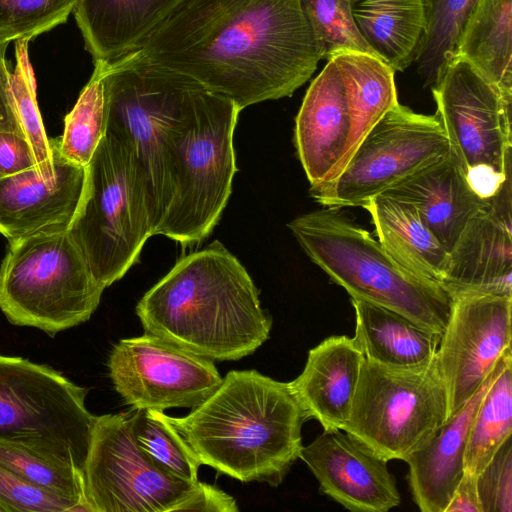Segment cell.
I'll return each mask as SVG.
<instances>
[{
	"label": "cell",
	"mask_w": 512,
	"mask_h": 512,
	"mask_svg": "<svg viewBox=\"0 0 512 512\" xmlns=\"http://www.w3.org/2000/svg\"><path fill=\"white\" fill-rule=\"evenodd\" d=\"M136 314L145 333L212 361L254 353L272 328L249 273L217 240L179 259Z\"/></svg>",
	"instance_id": "7a4b0ae2"
},
{
	"label": "cell",
	"mask_w": 512,
	"mask_h": 512,
	"mask_svg": "<svg viewBox=\"0 0 512 512\" xmlns=\"http://www.w3.org/2000/svg\"><path fill=\"white\" fill-rule=\"evenodd\" d=\"M512 100V0H480L454 51Z\"/></svg>",
	"instance_id": "484cf974"
},
{
	"label": "cell",
	"mask_w": 512,
	"mask_h": 512,
	"mask_svg": "<svg viewBox=\"0 0 512 512\" xmlns=\"http://www.w3.org/2000/svg\"><path fill=\"white\" fill-rule=\"evenodd\" d=\"M366 135L337 65L328 60L295 119L294 143L310 186L337 177Z\"/></svg>",
	"instance_id": "2e32d148"
},
{
	"label": "cell",
	"mask_w": 512,
	"mask_h": 512,
	"mask_svg": "<svg viewBox=\"0 0 512 512\" xmlns=\"http://www.w3.org/2000/svg\"><path fill=\"white\" fill-rule=\"evenodd\" d=\"M300 1L321 50V59L328 61L344 51L363 52L378 57L356 27L351 0Z\"/></svg>",
	"instance_id": "836d02e7"
},
{
	"label": "cell",
	"mask_w": 512,
	"mask_h": 512,
	"mask_svg": "<svg viewBox=\"0 0 512 512\" xmlns=\"http://www.w3.org/2000/svg\"><path fill=\"white\" fill-rule=\"evenodd\" d=\"M37 167L27 139L18 133L0 131V179Z\"/></svg>",
	"instance_id": "74e56055"
},
{
	"label": "cell",
	"mask_w": 512,
	"mask_h": 512,
	"mask_svg": "<svg viewBox=\"0 0 512 512\" xmlns=\"http://www.w3.org/2000/svg\"><path fill=\"white\" fill-rule=\"evenodd\" d=\"M104 62H94V71L65 118L63 134L56 138L62 156L86 167L106 133Z\"/></svg>",
	"instance_id": "4dcf8cb0"
},
{
	"label": "cell",
	"mask_w": 512,
	"mask_h": 512,
	"mask_svg": "<svg viewBox=\"0 0 512 512\" xmlns=\"http://www.w3.org/2000/svg\"><path fill=\"white\" fill-rule=\"evenodd\" d=\"M86 395L49 366L0 355V439L50 450L83 471L96 419Z\"/></svg>",
	"instance_id": "8fae6325"
},
{
	"label": "cell",
	"mask_w": 512,
	"mask_h": 512,
	"mask_svg": "<svg viewBox=\"0 0 512 512\" xmlns=\"http://www.w3.org/2000/svg\"><path fill=\"white\" fill-rule=\"evenodd\" d=\"M343 430L324 431L300 459L317 479L320 491L354 512H387L401 502L387 461Z\"/></svg>",
	"instance_id": "e0dca14e"
},
{
	"label": "cell",
	"mask_w": 512,
	"mask_h": 512,
	"mask_svg": "<svg viewBox=\"0 0 512 512\" xmlns=\"http://www.w3.org/2000/svg\"><path fill=\"white\" fill-rule=\"evenodd\" d=\"M54 173L37 167L0 179V233L8 241L49 230L67 229L82 197L86 170L65 159L50 139Z\"/></svg>",
	"instance_id": "d6986e66"
},
{
	"label": "cell",
	"mask_w": 512,
	"mask_h": 512,
	"mask_svg": "<svg viewBox=\"0 0 512 512\" xmlns=\"http://www.w3.org/2000/svg\"><path fill=\"white\" fill-rule=\"evenodd\" d=\"M435 116L473 190L493 196L511 177V104L468 61L453 55L432 85Z\"/></svg>",
	"instance_id": "30bf717a"
},
{
	"label": "cell",
	"mask_w": 512,
	"mask_h": 512,
	"mask_svg": "<svg viewBox=\"0 0 512 512\" xmlns=\"http://www.w3.org/2000/svg\"><path fill=\"white\" fill-rule=\"evenodd\" d=\"M449 152L435 115L416 113L398 102L371 128L340 174L311 187L310 193L326 209L364 207Z\"/></svg>",
	"instance_id": "4fadbf2b"
},
{
	"label": "cell",
	"mask_w": 512,
	"mask_h": 512,
	"mask_svg": "<svg viewBox=\"0 0 512 512\" xmlns=\"http://www.w3.org/2000/svg\"><path fill=\"white\" fill-rule=\"evenodd\" d=\"M356 27L395 72L414 61L424 28L422 0H351Z\"/></svg>",
	"instance_id": "4316f807"
},
{
	"label": "cell",
	"mask_w": 512,
	"mask_h": 512,
	"mask_svg": "<svg viewBox=\"0 0 512 512\" xmlns=\"http://www.w3.org/2000/svg\"><path fill=\"white\" fill-rule=\"evenodd\" d=\"M78 0H0V42L32 38L65 23Z\"/></svg>",
	"instance_id": "e575fe53"
},
{
	"label": "cell",
	"mask_w": 512,
	"mask_h": 512,
	"mask_svg": "<svg viewBox=\"0 0 512 512\" xmlns=\"http://www.w3.org/2000/svg\"><path fill=\"white\" fill-rule=\"evenodd\" d=\"M288 227L311 261L351 298L395 311L442 335L450 294L400 265L367 230L326 208L302 214Z\"/></svg>",
	"instance_id": "5b68a950"
},
{
	"label": "cell",
	"mask_w": 512,
	"mask_h": 512,
	"mask_svg": "<svg viewBox=\"0 0 512 512\" xmlns=\"http://www.w3.org/2000/svg\"><path fill=\"white\" fill-rule=\"evenodd\" d=\"M108 368L115 390L133 410L196 407L223 379L212 360L149 333L115 344Z\"/></svg>",
	"instance_id": "5bb4252c"
},
{
	"label": "cell",
	"mask_w": 512,
	"mask_h": 512,
	"mask_svg": "<svg viewBox=\"0 0 512 512\" xmlns=\"http://www.w3.org/2000/svg\"><path fill=\"white\" fill-rule=\"evenodd\" d=\"M103 290L67 229L9 241L0 266V309L13 325L54 336L87 321Z\"/></svg>",
	"instance_id": "ba28073f"
},
{
	"label": "cell",
	"mask_w": 512,
	"mask_h": 512,
	"mask_svg": "<svg viewBox=\"0 0 512 512\" xmlns=\"http://www.w3.org/2000/svg\"><path fill=\"white\" fill-rule=\"evenodd\" d=\"M182 0H78L73 11L94 62L135 51Z\"/></svg>",
	"instance_id": "603a6c76"
},
{
	"label": "cell",
	"mask_w": 512,
	"mask_h": 512,
	"mask_svg": "<svg viewBox=\"0 0 512 512\" xmlns=\"http://www.w3.org/2000/svg\"><path fill=\"white\" fill-rule=\"evenodd\" d=\"M103 82L106 133L128 146L143 174L154 236L173 195L174 136L205 87L129 54L104 62Z\"/></svg>",
	"instance_id": "277c9868"
},
{
	"label": "cell",
	"mask_w": 512,
	"mask_h": 512,
	"mask_svg": "<svg viewBox=\"0 0 512 512\" xmlns=\"http://www.w3.org/2000/svg\"><path fill=\"white\" fill-rule=\"evenodd\" d=\"M480 0H422L424 28L414 61L433 85L453 57L459 35Z\"/></svg>",
	"instance_id": "f546056e"
},
{
	"label": "cell",
	"mask_w": 512,
	"mask_h": 512,
	"mask_svg": "<svg viewBox=\"0 0 512 512\" xmlns=\"http://www.w3.org/2000/svg\"><path fill=\"white\" fill-rule=\"evenodd\" d=\"M444 512H482L477 476L463 473Z\"/></svg>",
	"instance_id": "ab89813d"
},
{
	"label": "cell",
	"mask_w": 512,
	"mask_h": 512,
	"mask_svg": "<svg viewBox=\"0 0 512 512\" xmlns=\"http://www.w3.org/2000/svg\"><path fill=\"white\" fill-rule=\"evenodd\" d=\"M85 170L82 197L67 231L105 289L138 261L153 236L147 191L131 150L107 133Z\"/></svg>",
	"instance_id": "8992f818"
},
{
	"label": "cell",
	"mask_w": 512,
	"mask_h": 512,
	"mask_svg": "<svg viewBox=\"0 0 512 512\" xmlns=\"http://www.w3.org/2000/svg\"><path fill=\"white\" fill-rule=\"evenodd\" d=\"M363 208L371 216L379 243L392 258L410 272L442 285L448 270L449 252L415 207L380 194Z\"/></svg>",
	"instance_id": "cb8c5ba5"
},
{
	"label": "cell",
	"mask_w": 512,
	"mask_h": 512,
	"mask_svg": "<svg viewBox=\"0 0 512 512\" xmlns=\"http://www.w3.org/2000/svg\"><path fill=\"white\" fill-rule=\"evenodd\" d=\"M8 45L0 42V131L15 132L24 136L11 93V71L6 62Z\"/></svg>",
	"instance_id": "f35d334b"
},
{
	"label": "cell",
	"mask_w": 512,
	"mask_h": 512,
	"mask_svg": "<svg viewBox=\"0 0 512 512\" xmlns=\"http://www.w3.org/2000/svg\"><path fill=\"white\" fill-rule=\"evenodd\" d=\"M511 347L499 358L477 392L448 418L405 462L413 501L422 512H444L464 473V454L477 408L502 368Z\"/></svg>",
	"instance_id": "ffe728a7"
},
{
	"label": "cell",
	"mask_w": 512,
	"mask_h": 512,
	"mask_svg": "<svg viewBox=\"0 0 512 512\" xmlns=\"http://www.w3.org/2000/svg\"><path fill=\"white\" fill-rule=\"evenodd\" d=\"M166 419L201 465L240 482L279 486L300 458L306 415L288 382L232 370L184 417Z\"/></svg>",
	"instance_id": "3957f363"
},
{
	"label": "cell",
	"mask_w": 512,
	"mask_h": 512,
	"mask_svg": "<svg viewBox=\"0 0 512 512\" xmlns=\"http://www.w3.org/2000/svg\"><path fill=\"white\" fill-rule=\"evenodd\" d=\"M241 110L206 88L171 146V203L155 235L188 246L220 220L237 171L233 135Z\"/></svg>",
	"instance_id": "52a82bcc"
},
{
	"label": "cell",
	"mask_w": 512,
	"mask_h": 512,
	"mask_svg": "<svg viewBox=\"0 0 512 512\" xmlns=\"http://www.w3.org/2000/svg\"><path fill=\"white\" fill-rule=\"evenodd\" d=\"M511 177L475 214L449 253L442 286L450 296L483 292L512 296Z\"/></svg>",
	"instance_id": "ac0fdd59"
},
{
	"label": "cell",
	"mask_w": 512,
	"mask_h": 512,
	"mask_svg": "<svg viewBox=\"0 0 512 512\" xmlns=\"http://www.w3.org/2000/svg\"><path fill=\"white\" fill-rule=\"evenodd\" d=\"M477 491L482 512L512 511V441L499 447L477 476Z\"/></svg>",
	"instance_id": "8d00e7d4"
},
{
	"label": "cell",
	"mask_w": 512,
	"mask_h": 512,
	"mask_svg": "<svg viewBox=\"0 0 512 512\" xmlns=\"http://www.w3.org/2000/svg\"><path fill=\"white\" fill-rule=\"evenodd\" d=\"M382 194L410 203L445 249L455 246L472 217L488 198L469 184L460 161L451 151Z\"/></svg>",
	"instance_id": "7402d4cb"
},
{
	"label": "cell",
	"mask_w": 512,
	"mask_h": 512,
	"mask_svg": "<svg viewBox=\"0 0 512 512\" xmlns=\"http://www.w3.org/2000/svg\"><path fill=\"white\" fill-rule=\"evenodd\" d=\"M451 297L449 320L436 352L447 392V419L477 392L511 347L512 337V296L461 292Z\"/></svg>",
	"instance_id": "9a60e30c"
},
{
	"label": "cell",
	"mask_w": 512,
	"mask_h": 512,
	"mask_svg": "<svg viewBox=\"0 0 512 512\" xmlns=\"http://www.w3.org/2000/svg\"><path fill=\"white\" fill-rule=\"evenodd\" d=\"M364 360L345 335L330 336L309 350L303 371L288 382L307 420H317L324 431L344 429Z\"/></svg>",
	"instance_id": "44dd1931"
},
{
	"label": "cell",
	"mask_w": 512,
	"mask_h": 512,
	"mask_svg": "<svg viewBox=\"0 0 512 512\" xmlns=\"http://www.w3.org/2000/svg\"><path fill=\"white\" fill-rule=\"evenodd\" d=\"M30 40L15 42L16 65L11 72V93L23 134L35 155L37 168L44 176L54 173L50 139L43 126L36 99V82L29 59Z\"/></svg>",
	"instance_id": "d6a6232c"
},
{
	"label": "cell",
	"mask_w": 512,
	"mask_h": 512,
	"mask_svg": "<svg viewBox=\"0 0 512 512\" xmlns=\"http://www.w3.org/2000/svg\"><path fill=\"white\" fill-rule=\"evenodd\" d=\"M131 428L140 449L161 469L182 480H198L200 461L164 411H131Z\"/></svg>",
	"instance_id": "1f68e13d"
},
{
	"label": "cell",
	"mask_w": 512,
	"mask_h": 512,
	"mask_svg": "<svg viewBox=\"0 0 512 512\" xmlns=\"http://www.w3.org/2000/svg\"><path fill=\"white\" fill-rule=\"evenodd\" d=\"M82 507L21 479L0 465V512H75Z\"/></svg>",
	"instance_id": "d590c367"
},
{
	"label": "cell",
	"mask_w": 512,
	"mask_h": 512,
	"mask_svg": "<svg viewBox=\"0 0 512 512\" xmlns=\"http://www.w3.org/2000/svg\"><path fill=\"white\" fill-rule=\"evenodd\" d=\"M447 392L435 357L412 367L365 358L343 431L385 461L406 459L447 419Z\"/></svg>",
	"instance_id": "9c48e42d"
},
{
	"label": "cell",
	"mask_w": 512,
	"mask_h": 512,
	"mask_svg": "<svg viewBox=\"0 0 512 512\" xmlns=\"http://www.w3.org/2000/svg\"><path fill=\"white\" fill-rule=\"evenodd\" d=\"M512 432V354L483 396L472 420L464 472L478 476Z\"/></svg>",
	"instance_id": "83f0119b"
},
{
	"label": "cell",
	"mask_w": 512,
	"mask_h": 512,
	"mask_svg": "<svg viewBox=\"0 0 512 512\" xmlns=\"http://www.w3.org/2000/svg\"><path fill=\"white\" fill-rule=\"evenodd\" d=\"M129 55L240 110L292 96L322 60L300 0H182Z\"/></svg>",
	"instance_id": "6da1fadb"
},
{
	"label": "cell",
	"mask_w": 512,
	"mask_h": 512,
	"mask_svg": "<svg viewBox=\"0 0 512 512\" xmlns=\"http://www.w3.org/2000/svg\"><path fill=\"white\" fill-rule=\"evenodd\" d=\"M131 411L96 416L83 468L90 512L196 511L205 483L157 466L138 446Z\"/></svg>",
	"instance_id": "7c38bea8"
},
{
	"label": "cell",
	"mask_w": 512,
	"mask_h": 512,
	"mask_svg": "<svg viewBox=\"0 0 512 512\" xmlns=\"http://www.w3.org/2000/svg\"><path fill=\"white\" fill-rule=\"evenodd\" d=\"M351 303L356 318L352 340L366 359L387 366L412 367L435 357L441 334L385 307L353 298Z\"/></svg>",
	"instance_id": "d4e9b609"
},
{
	"label": "cell",
	"mask_w": 512,
	"mask_h": 512,
	"mask_svg": "<svg viewBox=\"0 0 512 512\" xmlns=\"http://www.w3.org/2000/svg\"><path fill=\"white\" fill-rule=\"evenodd\" d=\"M0 465L29 484L72 500L90 512L83 471L70 460L44 448L0 439Z\"/></svg>",
	"instance_id": "f1b7e54d"
}]
</instances>
